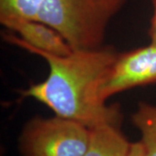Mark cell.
<instances>
[{
  "label": "cell",
  "mask_w": 156,
  "mask_h": 156,
  "mask_svg": "<svg viewBox=\"0 0 156 156\" xmlns=\"http://www.w3.org/2000/svg\"><path fill=\"white\" fill-rule=\"evenodd\" d=\"M25 50L46 60L50 72L44 82L20 92L23 98H33L50 108L56 116L89 129L104 125L121 127L120 106L107 105L98 95L102 78L118 56L113 48L73 50L69 56H56L34 49Z\"/></svg>",
  "instance_id": "obj_1"
},
{
  "label": "cell",
  "mask_w": 156,
  "mask_h": 156,
  "mask_svg": "<svg viewBox=\"0 0 156 156\" xmlns=\"http://www.w3.org/2000/svg\"><path fill=\"white\" fill-rule=\"evenodd\" d=\"M127 0H0V22L26 19L56 30L73 50L101 47L107 26Z\"/></svg>",
  "instance_id": "obj_2"
},
{
  "label": "cell",
  "mask_w": 156,
  "mask_h": 156,
  "mask_svg": "<svg viewBox=\"0 0 156 156\" xmlns=\"http://www.w3.org/2000/svg\"><path fill=\"white\" fill-rule=\"evenodd\" d=\"M90 135L91 129L70 120L35 117L23 128L19 149L23 156H82Z\"/></svg>",
  "instance_id": "obj_3"
},
{
  "label": "cell",
  "mask_w": 156,
  "mask_h": 156,
  "mask_svg": "<svg viewBox=\"0 0 156 156\" xmlns=\"http://www.w3.org/2000/svg\"><path fill=\"white\" fill-rule=\"evenodd\" d=\"M156 83V44L118 53L115 61L101 82V101L135 87Z\"/></svg>",
  "instance_id": "obj_4"
},
{
  "label": "cell",
  "mask_w": 156,
  "mask_h": 156,
  "mask_svg": "<svg viewBox=\"0 0 156 156\" xmlns=\"http://www.w3.org/2000/svg\"><path fill=\"white\" fill-rule=\"evenodd\" d=\"M0 23L17 33L3 35L9 44L23 50L34 49L56 56H69L72 53L73 49L67 41L56 30L43 23L26 19H10Z\"/></svg>",
  "instance_id": "obj_5"
},
{
  "label": "cell",
  "mask_w": 156,
  "mask_h": 156,
  "mask_svg": "<svg viewBox=\"0 0 156 156\" xmlns=\"http://www.w3.org/2000/svg\"><path fill=\"white\" fill-rule=\"evenodd\" d=\"M130 146L120 127L104 125L91 129L89 147L82 156H128Z\"/></svg>",
  "instance_id": "obj_6"
},
{
  "label": "cell",
  "mask_w": 156,
  "mask_h": 156,
  "mask_svg": "<svg viewBox=\"0 0 156 156\" xmlns=\"http://www.w3.org/2000/svg\"><path fill=\"white\" fill-rule=\"evenodd\" d=\"M132 122L140 133L145 156H156V106L140 102Z\"/></svg>",
  "instance_id": "obj_7"
},
{
  "label": "cell",
  "mask_w": 156,
  "mask_h": 156,
  "mask_svg": "<svg viewBox=\"0 0 156 156\" xmlns=\"http://www.w3.org/2000/svg\"><path fill=\"white\" fill-rule=\"evenodd\" d=\"M151 3L153 5V16L151 18L148 35L150 37L151 44H156V0H151Z\"/></svg>",
  "instance_id": "obj_8"
},
{
  "label": "cell",
  "mask_w": 156,
  "mask_h": 156,
  "mask_svg": "<svg viewBox=\"0 0 156 156\" xmlns=\"http://www.w3.org/2000/svg\"><path fill=\"white\" fill-rule=\"evenodd\" d=\"M128 156H145L144 148L140 141L131 143Z\"/></svg>",
  "instance_id": "obj_9"
}]
</instances>
